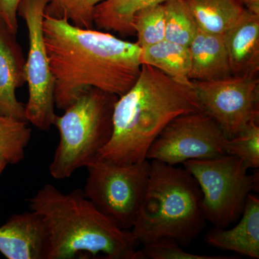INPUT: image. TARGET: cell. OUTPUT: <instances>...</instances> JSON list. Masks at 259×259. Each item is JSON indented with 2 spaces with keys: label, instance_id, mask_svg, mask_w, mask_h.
I'll return each instance as SVG.
<instances>
[{
  "label": "cell",
  "instance_id": "cell-1",
  "mask_svg": "<svg viewBox=\"0 0 259 259\" xmlns=\"http://www.w3.org/2000/svg\"><path fill=\"white\" fill-rule=\"evenodd\" d=\"M42 30L58 109L66 110L93 88L120 97L139 78L142 63L137 42L47 14Z\"/></svg>",
  "mask_w": 259,
  "mask_h": 259
},
{
  "label": "cell",
  "instance_id": "cell-2",
  "mask_svg": "<svg viewBox=\"0 0 259 259\" xmlns=\"http://www.w3.org/2000/svg\"><path fill=\"white\" fill-rule=\"evenodd\" d=\"M203 111L192 81L174 79L142 64L136 83L118 97L112 115V134L97 157L116 164L146 160L153 141L178 116Z\"/></svg>",
  "mask_w": 259,
  "mask_h": 259
},
{
  "label": "cell",
  "instance_id": "cell-3",
  "mask_svg": "<svg viewBox=\"0 0 259 259\" xmlns=\"http://www.w3.org/2000/svg\"><path fill=\"white\" fill-rule=\"evenodd\" d=\"M28 201L45 231L44 259H143L131 230L100 212L82 190L64 193L47 184Z\"/></svg>",
  "mask_w": 259,
  "mask_h": 259
},
{
  "label": "cell",
  "instance_id": "cell-4",
  "mask_svg": "<svg viewBox=\"0 0 259 259\" xmlns=\"http://www.w3.org/2000/svg\"><path fill=\"white\" fill-rule=\"evenodd\" d=\"M202 197L197 180L185 168L151 160L144 201L131 229L133 235L143 245L162 238L190 245L207 222Z\"/></svg>",
  "mask_w": 259,
  "mask_h": 259
},
{
  "label": "cell",
  "instance_id": "cell-5",
  "mask_svg": "<svg viewBox=\"0 0 259 259\" xmlns=\"http://www.w3.org/2000/svg\"><path fill=\"white\" fill-rule=\"evenodd\" d=\"M118 97L90 89L56 115L54 125L59 142L49 166L56 180H64L88 166L105 147L112 134V115Z\"/></svg>",
  "mask_w": 259,
  "mask_h": 259
},
{
  "label": "cell",
  "instance_id": "cell-6",
  "mask_svg": "<svg viewBox=\"0 0 259 259\" xmlns=\"http://www.w3.org/2000/svg\"><path fill=\"white\" fill-rule=\"evenodd\" d=\"M183 166L197 180L204 218L215 228H227L236 223L248 196L258 192V171L249 175L248 167L236 156L190 160Z\"/></svg>",
  "mask_w": 259,
  "mask_h": 259
},
{
  "label": "cell",
  "instance_id": "cell-7",
  "mask_svg": "<svg viewBox=\"0 0 259 259\" xmlns=\"http://www.w3.org/2000/svg\"><path fill=\"white\" fill-rule=\"evenodd\" d=\"M86 168L83 195L117 226L131 230L144 201L150 161L122 165L95 158Z\"/></svg>",
  "mask_w": 259,
  "mask_h": 259
},
{
  "label": "cell",
  "instance_id": "cell-8",
  "mask_svg": "<svg viewBox=\"0 0 259 259\" xmlns=\"http://www.w3.org/2000/svg\"><path fill=\"white\" fill-rule=\"evenodd\" d=\"M49 0H21L18 15L23 19L28 31L29 49L25 74L28 100L25 104V118L40 131H48L56 117L55 83L51 71L44 40V23Z\"/></svg>",
  "mask_w": 259,
  "mask_h": 259
},
{
  "label": "cell",
  "instance_id": "cell-9",
  "mask_svg": "<svg viewBox=\"0 0 259 259\" xmlns=\"http://www.w3.org/2000/svg\"><path fill=\"white\" fill-rule=\"evenodd\" d=\"M228 138L210 116L204 111L178 116L158 135L146 154L177 166L190 160L207 159L226 154Z\"/></svg>",
  "mask_w": 259,
  "mask_h": 259
},
{
  "label": "cell",
  "instance_id": "cell-10",
  "mask_svg": "<svg viewBox=\"0 0 259 259\" xmlns=\"http://www.w3.org/2000/svg\"><path fill=\"white\" fill-rule=\"evenodd\" d=\"M192 83L203 111L215 121L228 139L258 122V74Z\"/></svg>",
  "mask_w": 259,
  "mask_h": 259
},
{
  "label": "cell",
  "instance_id": "cell-11",
  "mask_svg": "<svg viewBox=\"0 0 259 259\" xmlns=\"http://www.w3.org/2000/svg\"><path fill=\"white\" fill-rule=\"evenodd\" d=\"M16 35L0 24V113L27 121L25 105L16 97L17 89L26 83V59Z\"/></svg>",
  "mask_w": 259,
  "mask_h": 259
},
{
  "label": "cell",
  "instance_id": "cell-12",
  "mask_svg": "<svg viewBox=\"0 0 259 259\" xmlns=\"http://www.w3.org/2000/svg\"><path fill=\"white\" fill-rule=\"evenodd\" d=\"M45 231L32 211L10 216L0 226V252L8 259H44Z\"/></svg>",
  "mask_w": 259,
  "mask_h": 259
},
{
  "label": "cell",
  "instance_id": "cell-13",
  "mask_svg": "<svg viewBox=\"0 0 259 259\" xmlns=\"http://www.w3.org/2000/svg\"><path fill=\"white\" fill-rule=\"evenodd\" d=\"M236 226L212 228L204 237L207 244L249 258H259V198L250 193Z\"/></svg>",
  "mask_w": 259,
  "mask_h": 259
},
{
  "label": "cell",
  "instance_id": "cell-14",
  "mask_svg": "<svg viewBox=\"0 0 259 259\" xmlns=\"http://www.w3.org/2000/svg\"><path fill=\"white\" fill-rule=\"evenodd\" d=\"M232 76L258 74L259 15L246 9L223 35Z\"/></svg>",
  "mask_w": 259,
  "mask_h": 259
},
{
  "label": "cell",
  "instance_id": "cell-15",
  "mask_svg": "<svg viewBox=\"0 0 259 259\" xmlns=\"http://www.w3.org/2000/svg\"><path fill=\"white\" fill-rule=\"evenodd\" d=\"M191 81H214L232 76L223 35L197 30L191 42Z\"/></svg>",
  "mask_w": 259,
  "mask_h": 259
},
{
  "label": "cell",
  "instance_id": "cell-16",
  "mask_svg": "<svg viewBox=\"0 0 259 259\" xmlns=\"http://www.w3.org/2000/svg\"><path fill=\"white\" fill-rule=\"evenodd\" d=\"M199 30L223 35L245 8L238 0H185Z\"/></svg>",
  "mask_w": 259,
  "mask_h": 259
},
{
  "label": "cell",
  "instance_id": "cell-17",
  "mask_svg": "<svg viewBox=\"0 0 259 259\" xmlns=\"http://www.w3.org/2000/svg\"><path fill=\"white\" fill-rule=\"evenodd\" d=\"M168 0H105L96 7L94 25L98 29L134 35L133 23L135 15L141 10Z\"/></svg>",
  "mask_w": 259,
  "mask_h": 259
},
{
  "label": "cell",
  "instance_id": "cell-18",
  "mask_svg": "<svg viewBox=\"0 0 259 259\" xmlns=\"http://www.w3.org/2000/svg\"><path fill=\"white\" fill-rule=\"evenodd\" d=\"M141 63L156 68L174 79L190 81L191 56L189 48L163 40L141 49Z\"/></svg>",
  "mask_w": 259,
  "mask_h": 259
},
{
  "label": "cell",
  "instance_id": "cell-19",
  "mask_svg": "<svg viewBox=\"0 0 259 259\" xmlns=\"http://www.w3.org/2000/svg\"><path fill=\"white\" fill-rule=\"evenodd\" d=\"M26 120L0 113V156L10 164H18L25 158V151L32 136Z\"/></svg>",
  "mask_w": 259,
  "mask_h": 259
},
{
  "label": "cell",
  "instance_id": "cell-20",
  "mask_svg": "<svg viewBox=\"0 0 259 259\" xmlns=\"http://www.w3.org/2000/svg\"><path fill=\"white\" fill-rule=\"evenodd\" d=\"M165 40L188 48L198 27L185 0L165 2Z\"/></svg>",
  "mask_w": 259,
  "mask_h": 259
},
{
  "label": "cell",
  "instance_id": "cell-21",
  "mask_svg": "<svg viewBox=\"0 0 259 259\" xmlns=\"http://www.w3.org/2000/svg\"><path fill=\"white\" fill-rule=\"evenodd\" d=\"M166 10L164 3L141 10L134 19L133 26L137 33L140 47H147L165 39Z\"/></svg>",
  "mask_w": 259,
  "mask_h": 259
},
{
  "label": "cell",
  "instance_id": "cell-22",
  "mask_svg": "<svg viewBox=\"0 0 259 259\" xmlns=\"http://www.w3.org/2000/svg\"><path fill=\"white\" fill-rule=\"evenodd\" d=\"M105 0H49L45 14L66 19L74 26L93 29L94 13Z\"/></svg>",
  "mask_w": 259,
  "mask_h": 259
},
{
  "label": "cell",
  "instance_id": "cell-23",
  "mask_svg": "<svg viewBox=\"0 0 259 259\" xmlns=\"http://www.w3.org/2000/svg\"><path fill=\"white\" fill-rule=\"evenodd\" d=\"M226 154L239 158L250 168L259 167V124H251L243 132L228 139Z\"/></svg>",
  "mask_w": 259,
  "mask_h": 259
},
{
  "label": "cell",
  "instance_id": "cell-24",
  "mask_svg": "<svg viewBox=\"0 0 259 259\" xmlns=\"http://www.w3.org/2000/svg\"><path fill=\"white\" fill-rule=\"evenodd\" d=\"M143 259H229L234 257L223 255H197L185 251L180 243L171 238H162L143 245Z\"/></svg>",
  "mask_w": 259,
  "mask_h": 259
},
{
  "label": "cell",
  "instance_id": "cell-25",
  "mask_svg": "<svg viewBox=\"0 0 259 259\" xmlns=\"http://www.w3.org/2000/svg\"><path fill=\"white\" fill-rule=\"evenodd\" d=\"M20 2L21 0H0V24L15 35L18 31V9Z\"/></svg>",
  "mask_w": 259,
  "mask_h": 259
},
{
  "label": "cell",
  "instance_id": "cell-26",
  "mask_svg": "<svg viewBox=\"0 0 259 259\" xmlns=\"http://www.w3.org/2000/svg\"><path fill=\"white\" fill-rule=\"evenodd\" d=\"M238 1L248 11L259 15V0H238Z\"/></svg>",
  "mask_w": 259,
  "mask_h": 259
},
{
  "label": "cell",
  "instance_id": "cell-27",
  "mask_svg": "<svg viewBox=\"0 0 259 259\" xmlns=\"http://www.w3.org/2000/svg\"><path fill=\"white\" fill-rule=\"evenodd\" d=\"M8 164H9L8 162L7 161L3 156H0V177H1L2 174L4 171L5 167H6Z\"/></svg>",
  "mask_w": 259,
  "mask_h": 259
}]
</instances>
